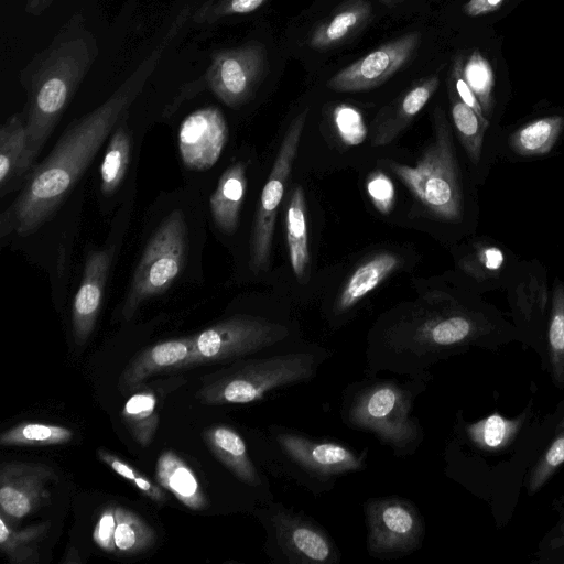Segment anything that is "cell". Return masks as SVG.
<instances>
[{"mask_svg": "<svg viewBox=\"0 0 564 564\" xmlns=\"http://www.w3.org/2000/svg\"><path fill=\"white\" fill-rule=\"evenodd\" d=\"M191 15L183 8L153 50L98 107L75 120L48 155L34 166L21 192L0 217L1 237L29 236L46 223L89 166L104 142L141 94L150 76Z\"/></svg>", "mask_w": 564, "mask_h": 564, "instance_id": "cell-1", "label": "cell"}, {"mask_svg": "<svg viewBox=\"0 0 564 564\" xmlns=\"http://www.w3.org/2000/svg\"><path fill=\"white\" fill-rule=\"evenodd\" d=\"M98 54L95 34L87 28L84 17L75 13L52 42L22 68L19 79L26 93L24 120L33 169Z\"/></svg>", "mask_w": 564, "mask_h": 564, "instance_id": "cell-2", "label": "cell"}, {"mask_svg": "<svg viewBox=\"0 0 564 564\" xmlns=\"http://www.w3.org/2000/svg\"><path fill=\"white\" fill-rule=\"evenodd\" d=\"M508 339L501 327L484 314L449 310L423 318L401 335H389L384 340L388 355L375 362L377 367L411 371L470 346L492 349Z\"/></svg>", "mask_w": 564, "mask_h": 564, "instance_id": "cell-3", "label": "cell"}, {"mask_svg": "<svg viewBox=\"0 0 564 564\" xmlns=\"http://www.w3.org/2000/svg\"><path fill=\"white\" fill-rule=\"evenodd\" d=\"M383 164L434 217L458 221L463 192L452 131L442 108L434 110L433 139L414 166L384 160Z\"/></svg>", "mask_w": 564, "mask_h": 564, "instance_id": "cell-4", "label": "cell"}, {"mask_svg": "<svg viewBox=\"0 0 564 564\" xmlns=\"http://www.w3.org/2000/svg\"><path fill=\"white\" fill-rule=\"evenodd\" d=\"M316 366L317 358L310 352L236 360L206 376L196 398L208 405L252 403L273 390L312 378Z\"/></svg>", "mask_w": 564, "mask_h": 564, "instance_id": "cell-5", "label": "cell"}, {"mask_svg": "<svg viewBox=\"0 0 564 564\" xmlns=\"http://www.w3.org/2000/svg\"><path fill=\"white\" fill-rule=\"evenodd\" d=\"M414 394L392 380L359 386L344 404V420L373 433L399 454L412 453L422 441L420 423L411 415Z\"/></svg>", "mask_w": 564, "mask_h": 564, "instance_id": "cell-6", "label": "cell"}, {"mask_svg": "<svg viewBox=\"0 0 564 564\" xmlns=\"http://www.w3.org/2000/svg\"><path fill=\"white\" fill-rule=\"evenodd\" d=\"M188 231L181 209L173 210L155 230L135 267L121 315L131 319L148 299L163 293L186 262Z\"/></svg>", "mask_w": 564, "mask_h": 564, "instance_id": "cell-7", "label": "cell"}, {"mask_svg": "<svg viewBox=\"0 0 564 564\" xmlns=\"http://www.w3.org/2000/svg\"><path fill=\"white\" fill-rule=\"evenodd\" d=\"M288 334L285 326L263 317L231 316L193 335L188 368L237 360L275 345Z\"/></svg>", "mask_w": 564, "mask_h": 564, "instance_id": "cell-8", "label": "cell"}, {"mask_svg": "<svg viewBox=\"0 0 564 564\" xmlns=\"http://www.w3.org/2000/svg\"><path fill=\"white\" fill-rule=\"evenodd\" d=\"M307 113L308 109H304L290 123L260 195L249 251V268L254 274L265 271L270 265L275 218L297 154Z\"/></svg>", "mask_w": 564, "mask_h": 564, "instance_id": "cell-9", "label": "cell"}, {"mask_svg": "<svg viewBox=\"0 0 564 564\" xmlns=\"http://www.w3.org/2000/svg\"><path fill=\"white\" fill-rule=\"evenodd\" d=\"M267 69L264 45L249 41L214 52L205 74L196 83L199 90L208 88L223 104L236 108L253 96Z\"/></svg>", "mask_w": 564, "mask_h": 564, "instance_id": "cell-10", "label": "cell"}, {"mask_svg": "<svg viewBox=\"0 0 564 564\" xmlns=\"http://www.w3.org/2000/svg\"><path fill=\"white\" fill-rule=\"evenodd\" d=\"M367 545L372 556L394 557L420 547L424 522L415 506L403 498H372L365 503Z\"/></svg>", "mask_w": 564, "mask_h": 564, "instance_id": "cell-11", "label": "cell"}, {"mask_svg": "<svg viewBox=\"0 0 564 564\" xmlns=\"http://www.w3.org/2000/svg\"><path fill=\"white\" fill-rule=\"evenodd\" d=\"M272 434L280 454L305 476L326 481L365 468L366 453L359 454L341 443L313 440L282 429Z\"/></svg>", "mask_w": 564, "mask_h": 564, "instance_id": "cell-12", "label": "cell"}, {"mask_svg": "<svg viewBox=\"0 0 564 564\" xmlns=\"http://www.w3.org/2000/svg\"><path fill=\"white\" fill-rule=\"evenodd\" d=\"M421 40L420 32L411 31L379 45L333 75L327 87L338 93H356L382 85L414 57Z\"/></svg>", "mask_w": 564, "mask_h": 564, "instance_id": "cell-13", "label": "cell"}, {"mask_svg": "<svg viewBox=\"0 0 564 564\" xmlns=\"http://www.w3.org/2000/svg\"><path fill=\"white\" fill-rule=\"evenodd\" d=\"M273 550L288 563L332 564L340 554L329 535L314 521L274 506L270 518Z\"/></svg>", "mask_w": 564, "mask_h": 564, "instance_id": "cell-14", "label": "cell"}, {"mask_svg": "<svg viewBox=\"0 0 564 564\" xmlns=\"http://www.w3.org/2000/svg\"><path fill=\"white\" fill-rule=\"evenodd\" d=\"M227 140L228 126L219 108L208 106L191 112L178 129L177 144L183 164L195 171L213 167Z\"/></svg>", "mask_w": 564, "mask_h": 564, "instance_id": "cell-15", "label": "cell"}, {"mask_svg": "<svg viewBox=\"0 0 564 564\" xmlns=\"http://www.w3.org/2000/svg\"><path fill=\"white\" fill-rule=\"evenodd\" d=\"M56 478L43 463L10 462L0 469V511L8 519L20 520L36 511L50 498L47 484Z\"/></svg>", "mask_w": 564, "mask_h": 564, "instance_id": "cell-16", "label": "cell"}, {"mask_svg": "<svg viewBox=\"0 0 564 564\" xmlns=\"http://www.w3.org/2000/svg\"><path fill=\"white\" fill-rule=\"evenodd\" d=\"M111 260L110 249L94 251L86 259L83 278L72 307L73 334L78 346L87 341L95 328Z\"/></svg>", "mask_w": 564, "mask_h": 564, "instance_id": "cell-17", "label": "cell"}, {"mask_svg": "<svg viewBox=\"0 0 564 564\" xmlns=\"http://www.w3.org/2000/svg\"><path fill=\"white\" fill-rule=\"evenodd\" d=\"M438 86L437 74L422 77L382 108L372 122L371 145L380 147L392 142L424 108Z\"/></svg>", "mask_w": 564, "mask_h": 564, "instance_id": "cell-18", "label": "cell"}, {"mask_svg": "<svg viewBox=\"0 0 564 564\" xmlns=\"http://www.w3.org/2000/svg\"><path fill=\"white\" fill-rule=\"evenodd\" d=\"M193 348V335L164 340L145 348L126 366L119 377V388L134 389L155 373L188 369Z\"/></svg>", "mask_w": 564, "mask_h": 564, "instance_id": "cell-19", "label": "cell"}, {"mask_svg": "<svg viewBox=\"0 0 564 564\" xmlns=\"http://www.w3.org/2000/svg\"><path fill=\"white\" fill-rule=\"evenodd\" d=\"M33 166L28 154V133L21 113H14L0 129V192L22 187Z\"/></svg>", "mask_w": 564, "mask_h": 564, "instance_id": "cell-20", "label": "cell"}, {"mask_svg": "<svg viewBox=\"0 0 564 564\" xmlns=\"http://www.w3.org/2000/svg\"><path fill=\"white\" fill-rule=\"evenodd\" d=\"M371 15L372 7L368 0H345L316 24L310 34L308 45L314 50L336 47L362 29Z\"/></svg>", "mask_w": 564, "mask_h": 564, "instance_id": "cell-21", "label": "cell"}, {"mask_svg": "<svg viewBox=\"0 0 564 564\" xmlns=\"http://www.w3.org/2000/svg\"><path fill=\"white\" fill-rule=\"evenodd\" d=\"M246 189V165L236 162L224 171L209 198L213 219L223 232L231 235L237 230Z\"/></svg>", "mask_w": 564, "mask_h": 564, "instance_id": "cell-22", "label": "cell"}, {"mask_svg": "<svg viewBox=\"0 0 564 564\" xmlns=\"http://www.w3.org/2000/svg\"><path fill=\"white\" fill-rule=\"evenodd\" d=\"M401 259L391 252H380L361 263L348 278L339 292L334 311L343 314L357 305L368 293L379 286L399 269Z\"/></svg>", "mask_w": 564, "mask_h": 564, "instance_id": "cell-23", "label": "cell"}, {"mask_svg": "<svg viewBox=\"0 0 564 564\" xmlns=\"http://www.w3.org/2000/svg\"><path fill=\"white\" fill-rule=\"evenodd\" d=\"M158 484L194 511L207 508L208 500L193 469L173 451L163 452L155 465Z\"/></svg>", "mask_w": 564, "mask_h": 564, "instance_id": "cell-24", "label": "cell"}, {"mask_svg": "<svg viewBox=\"0 0 564 564\" xmlns=\"http://www.w3.org/2000/svg\"><path fill=\"white\" fill-rule=\"evenodd\" d=\"M210 452L240 481L249 486L260 485V476L252 463L241 435L227 425L210 426L203 433Z\"/></svg>", "mask_w": 564, "mask_h": 564, "instance_id": "cell-25", "label": "cell"}, {"mask_svg": "<svg viewBox=\"0 0 564 564\" xmlns=\"http://www.w3.org/2000/svg\"><path fill=\"white\" fill-rule=\"evenodd\" d=\"M530 415L528 406L521 414L507 419L492 413L465 427L468 440L475 447L487 453H499L511 446Z\"/></svg>", "mask_w": 564, "mask_h": 564, "instance_id": "cell-26", "label": "cell"}, {"mask_svg": "<svg viewBox=\"0 0 564 564\" xmlns=\"http://www.w3.org/2000/svg\"><path fill=\"white\" fill-rule=\"evenodd\" d=\"M286 239L293 273L300 283L305 284L308 280L310 252L305 195L300 185L293 188L289 200Z\"/></svg>", "mask_w": 564, "mask_h": 564, "instance_id": "cell-27", "label": "cell"}, {"mask_svg": "<svg viewBox=\"0 0 564 564\" xmlns=\"http://www.w3.org/2000/svg\"><path fill=\"white\" fill-rule=\"evenodd\" d=\"M124 117L111 133L100 165V188L105 196L113 194L121 184L132 150L131 132Z\"/></svg>", "mask_w": 564, "mask_h": 564, "instance_id": "cell-28", "label": "cell"}, {"mask_svg": "<svg viewBox=\"0 0 564 564\" xmlns=\"http://www.w3.org/2000/svg\"><path fill=\"white\" fill-rule=\"evenodd\" d=\"M564 128V117L547 116L531 121L516 130L509 139L510 148L521 156L549 153Z\"/></svg>", "mask_w": 564, "mask_h": 564, "instance_id": "cell-29", "label": "cell"}, {"mask_svg": "<svg viewBox=\"0 0 564 564\" xmlns=\"http://www.w3.org/2000/svg\"><path fill=\"white\" fill-rule=\"evenodd\" d=\"M50 528L43 522L17 530L0 513V550L12 564H34L39 561V547Z\"/></svg>", "mask_w": 564, "mask_h": 564, "instance_id": "cell-30", "label": "cell"}, {"mask_svg": "<svg viewBox=\"0 0 564 564\" xmlns=\"http://www.w3.org/2000/svg\"><path fill=\"white\" fill-rule=\"evenodd\" d=\"M121 416L133 440L149 446L159 426L155 394L150 389L137 391L124 403Z\"/></svg>", "mask_w": 564, "mask_h": 564, "instance_id": "cell-31", "label": "cell"}, {"mask_svg": "<svg viewBox=\"0 0 564 564\" xmlns=\"http://www.w3.org/2000/svg\"><path fill=\"white\" fill-rule=\"evenodd\" d=\"M451 113L460 143L469 160L477 164L481 156L482 142L489 120L482 119L474 109L459 99L448 87Z\"/></svg>", "mask_w": 564, "mask_h": 564, "instance_id": "cell-32", "label": "cell"}, {"mask_svg": "<svg viewBox=\"0 0 564 564\" xmlns=\"http://www.w3.org/2000/svg\"><path fill=\"white\" fill-rule=\"evenodd\" d=\"M547 368L553 383L564 389V285H554L546 333Z\"/></svg>", "mask_w": 564, "mask_h": 564, "instance_id": "cell-33", "label": "cell"}, {"mask_svg": "<svg viewBox=\"0 0 564 564\" xmlns=\"http://www.w3.org/2000/svg\"><path fill=\"white\" fill-rule=\"evenodd\" d=\"M116 550L134 555L151 547L155 541L153 529L134 511L116 507Z\"/></svg>", "mask_w": 564, "mask_h": 564, "instance_id": "cell-34", "label": "cell"}, {"mask_svg": "<svg viewBox=\"0 0 564 564\" xmlns=\"http://www.w3.org/2000/svg\"><path fill=\"white\" fill-rule=\"evenodd\" d=\"M74 431L55 424L40 422H23L0 435V444L3 446H46L69 443Z\"/></svg>", "mask_w": 564, "mask_h": 564, "instance_id": "cell-35", "label": "cell"}, {"mask_svg": "<svg viewBox=\"0 0 564 564\" xmlns=\"http://www.w3.org/2000/svg\"><path fill=\"white\" fill-rule=\"evenodd\" d=\"M463 75L489 119L495 105L496 77L490 62L478 48L473 50L467 56L464 55Z\"/></svg>", "mask_w": 564, "mask_h": 564, "instance_id": "cell-36", "label": "cell"}, {"mask_svg": "<svg viewBox=\"0 0 564 564\" xmlns=\"http://www.w3.org/2000/svg\"><path fill=\"white\" fill-rule=\"evenodd\" d=\"M564 465V416L551 442L532 467L527 482L530 496L540 491Z\"/></svg>", "mask_w": 564, "mask_h": 564, "instance_id": "cell-37", "label": "cell"}, {"mask_svg": "<svg viewBox=\"0 0 564 564\" xmlns=\"http://www.w3.org/2000/svg\"><path fill=\"white\" fill-rule=\"evenodd\" d=\"M503 263L505 254L501 249L491 245H480L459 261V267L466 274L482 282L496 276Z\"/></svg>", "mask_w": 564, "mask_h": 564, "instance_id": "cell-38", "label": "cell"}, {"mask_svg": "<svg viewBox=\"0 0 564 564\" xmlns=\"http://www.w3.org/2000/svg\"><path fill=\"white\" fill-rule=\"evenodd\" d=\"M269 0H206L193 14L196 24L209 25L224 18L247 14L258 10Z\"/></svg>", "mask_w": 564, "mask_h": 564, "instance_id": "cell-39", "label": "cell"}, {"mask_svg": "<svg viewBox=\"0 0 564 564\" xmlns=\"http://www.w3.org/2000/svg\"><path fill=\"white\" fill-rule=\"evenodd\" d=\"M97 455L98 458L108 465L113 471L130 482H133V486L144 496L156 503L165 502L166 495L162 487L159 484L156 485L151 481L144 474L138 471L133 466L104 448H99L97 451Z\"/></svg>", "mask_w": 564, "mask_h": 564, "instance_id": "cell-40", "label": "cell"}, {"mask_svg": "<svg viewBox=\"0 0 564 564\" xmlns=\"http://www.w3.org/2000/svg\"><path fill=\"white\" fill-rule=\"evenodd\" d=\"M546 303L545 285L536 278L523 281L516 291V307L525 321H530L539 314L542 315Z\"/></svg>", "mask_w": 564, "mask_h": 564, "instance_id": "cell-41", "label": "cell"}, {"mask_svg": "<svg viewBox=\"0 0 564 564\" xmlns=\"http://www.w3.org/2000/svg\"><path fill=\"white\" fill-rule=\"evenodd\" d=\"M334 121L345 144L358 145L366 139L367 128L358 109L340 105L334 110Z\"/></svg>", "mask_w": 564, "mask_h": 564, "instance_id": "cell-42", "label": "cell"}, {"mask_svg": "<svg viewBox=\"0 0 564 564\" xmlns=\"http://www.w3.org/2000/svg\"><path fill=\"white\" fill-rule=\"evenodd\" d=\"M367 193L381 214H389L394 205V185L381 171H373L367 181Z\"/></svg>", "mask_w": 564, "mask_h": 564, "instance_id": "cell-43", "label": "cell"}, {"mask_svg": "<svg viewBox=\"0 0 564 564\" xmlns=\"http://www.w3.org/2000/svg\"><path fill=\"white\" fill-rule=\"evenodd\" d=\"M463 61L464 54H457L454 57L448 79V87H451L462 101L474 109L482 119L489 120L481 108L479 100L467 84L463 75Z\"/></svg>", "mask_w": 564, "mask_h": 564, "instance_id": "cell-44", "label": "cell"}, {"mask_svg": "<svg viewBox=\"0 0 564 564\" xmlns=\"http://www.w3.org/2000/svg\"><path fill=\"white\" fill-rule=\"evenodd\" d=\"M116 507H106L98 517L93 531L94 542L104 551L113 553L116 550L115 532H116Z\"/></svg>", "mask_w": 564, "mask_h": 564, "instance_id": "cell-45", "label": "cell"}, {"mask_svg": "<svg viewBox=\"0 0 564 564\" xmlns=\"http://www.w3.org/2000/svg\"><path fill=\"white\" fill-rule=\"evenodd\" d=\"M560 513V520L553 530L545 538V551L564 553V499L556 503Z\"/></svg>", "mask_w": 564, "mask_h": 564, "instance_id": "cell-46", "label": "cell"}, {"mask_svg": "<svg viewBox=\"0 0 564 564\" xmlns=\"http://www.w3.org/2000/svg\"><path fill=\"white\" fill-rule=\"evenodd\" d=\"M503 2L505 0H468L463 6V11L468 17H481L499 10Z\"/></svg>", "mask_w": 564, "mask_h": 564, "instance_id": "cell-47", "label": "cell"}, {"mask_svg": "<svg viewBox=\"0 0 564 564\" xmlns=\"http://www.w3.org/2000/svg\"><path fill=\"white\" fill-rule=\"evenodd\" d=\"M55 0H25L24 10L28 14L39 17L45 12Z\"/></svg>", "mask_w": 564, "mask_h": 564, "instance_id": "cell-48", "label": "cell"}, {"mask_svg": "<svg viewBox=\"0 0 564 564\" xmlns=\"http://www.w3.org/2000/svg\"><path fill=\"white\" fill-rule=\"evenodd\" d=\"M62 563L64 564H67V563H82V560L79 557V554L77 552V550L73 546H69L66 554H65V557L62 560Z\"/></svg>", "mask_w": 564, "mask_h": 564, "instance_id": "cell-49", "label": "cell"}, {"mask_svg": "<svg viewBox=\"0 0 564 564\" xmlns=\"http://www.w3.org/2000/svg\"><path fill=\"white\" fill-rule=\"evenodd\" d=\"M378 1L387 7H394L397 4L403 3L409 0H378Z\"/></svg>", "mask_w": 564, "mask_h": 564, "instance_id": "cell-50", "label": "cell"}]
</instances>
